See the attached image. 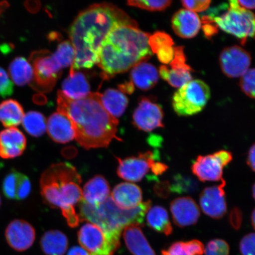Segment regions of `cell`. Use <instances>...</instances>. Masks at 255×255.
Masks as SVG:
<instances>
[{
  "instance_id": "30bf717a",
  "label": "cell",
  "mask_w": 255,
  "mask_h": 255,
  "mask_svg": "<svg viewBox=\"0 0 255 255\" xmlns=\"http://www.w3.org/2000/svg\"><path fill=\"white\" fill-rule=\"evenodd\" d=\"M158 158V152L154 153L151 151L124 159L116 157L119 162L117 174L124 180L130 182H138L151 170L155 161Z\"/></svg>"
},
{
  "instance_id": "7c38bea8",
  "label": "cell",
  "mask_w": 255,
  "mask_h": 255,
  "mask_svg": "<svg viewBox=\"0 0 255 255\" xmlns=\"http://www.w3.org/2000/svg\"><path fill=\"white\" fill-rule=\"evenodd\" d=\"M164 112L160 105L151 99L142 98L133 113L132 123L136 128L151 132L158 128L164 127Z\"/></svg>"
},
{
  "instance_id": "c3c4849f",
  "label": "cell",
  "mask_w": 255,
  "mask_h": 255,
  "mask_svg": "<svg viewBox=\"0 0 255 255\" xmlns=\"http://www.w3.org/2000/svg\"><path fill=\"white\" fill-rule=\"evenodd\" d=\"M168 166L162 162L156 161L152 165L151 170L155 175H161L167 170Z\"/></svg>"
},
{
  "instance_id": "ffe728a7",
  "label": "cell",
  "mask_w": 255,
  "mask_h": 255,
  "mask_svg": "<svg viewBox=\"0 0 255 255\" xmlns=\"http://www.w3.org/2000/svg\"><path fill=\"white\" fill-rule=\"evenodd\" d=\"M111 197L121 209L130 210L141 205L142 193L141 188L135 184L122 183L115 187Z\"/></svg>"
},
{
  "instance_id": "83f0119b",
  "label": "cell",
  "mask_w": 255,
  "mask_h": 255,
  "mask_svg": "<svg viewBox=\"0 0 255 255\" xmlns=\"http://www.w3.org/2000/svg\"><path fill=\"white\" fill-rule=\"evenodd\" d=\"M23 108L13 100H8L0 104V122L6 128L17 127L23 121Z\"/></svg>"
},
{
  "instance_id": "4dcf8cb0",
  "label": "cell",
  "mask_w": 255,
  "mask_h": 255,
  "mask_svg": "<svg viewBox=\"0 0 255 255\" xmlns=\"http://www.w3.org/2000/svg\"><path fill=\"white\" fill-rule=\"evenodd\" d=\"M22 122L25 131L32 136L40 137L46 132L45 117L39 112H28L25 115Z\"/></svg>"
},
{
  "instance_id": "e575fe53",
  "label": "cell",
  "mask_w": 255,
  "mask_h": 255,
  "mask_svg": "<svg viewBox=\"0 0 255 255\" xmlns=\"http://www.w3.org/2000/svg\"><path fill=\"white\" fill-rule=\"evenodd\" d=\"M174 41L170 35L163 31H157L150 35L149 46L152 53H157L159 49L165 47H173Z\"/></svg>"
},
{
  "instance_id": "d4e9b609",
  "label": "cell",
  "mask_w": 255,
  "mask_h": 255,
  "mask_svg": "<svg viewBox=\"0 0 255 255\" xmlns=\"http://www.w3.org/2000/svg\"><path fill=\"white\" fill-rule=\"evenodd\" d=\"M62 92L73 100H81L91 93L90 85L82 73L75 72L64 80Z\"/></svg>"
},
{
  "instance_id": "db71d44e",
  "label": "cell",
  "mask_w": 255,
  "mask_h": 255,
  "mask_svg": "<svg viewBox=\"0 0 255 255\" xmlns=\"http://www.w3.org/2000/svg\"><path fill=\"white\" fill-rule=\"evenodd\" d=\"M9 7V4L7 1H1L0 2V15H1L3 12L5 11L6 8Z\"/></svg>"
},
{
  "instance_id": "b9f144b4",
  "label": "cell",
  "mask_w": 255,
  "mask_h": 255,
  "mask_svg": "<svg viewBox=\"0 0 255 255\" xmlns=\"http://www.w3.org/2000/svg\"><path fill=\"white\" fill-rule=\"evenodd\" d=\"M13 84L7 73L0 67V95L2 98L9 97L13 93Z\"/></svg>"
},
{
  "instance_id": "e0dca14e",
  "label": "cell",
  "mask_w": 255,
  "mask_h": 255,
  "mask_svg": "<svg viewBox=\"0 0 255 255\" xmlns=\"http://www.w3.org/2000/svg\"><path fill=\"white\" fill-rule=\"evenodd\" d=\"M171 26L178 36L192 39L199 33L202 22L196 12L186 8L180 9L172 17Z\"/></svg>"
},
{
  "instance_id": "680465c9",
  "label": "cell",
  "mask_w": 255,
  "mask_h": 255,
  "mask_svg": "<svg viewBox=\"0 0 255 255\" xmlns=\"http://www.w3.org/2000/svg\"><path fill=\"white\" fill-rule=\"evenodd\" d=\"M1 197H0V206H1Z\"/></svg>"
},
{
  "instance_id": "277c9868",
  "label": "cell",
  "mask_w": 255,
  "mask_h": 255,
  "mask_svg": "<svg viewBox=\"0 0 255 255\" xmlns=\"http://www.w3.org/2000/svg\"><path fill=\"white\" fill-rule=\"evenodd\" d=\"M82 178L76 168L69 162L51 165L43 172L40 184L44 202L52 208H59L71 228L81 222L75 205L83 199Z\"/></svg>"
},
{
  "instance_id": "816d5d0a",
  "label": "cell",
  "mask_w": 255,
  "mask_h": 255,
  "mask_svg": "<svg viewBox=\"0 0 255 255\" xmlns=\"http://www.w3.org/2000/svg\"><path fill=\"white\" fill-rule=\"evenodd\" d=\"M67 255H91L84 248L79 247H73L69 251Z\"/></svg>"
},
{
  "instance_id": "d590c367",
  "label": "cell",
  "mask_w": 255,
  "mask_h": 255,
  "mask_svg": "<svg viewBox=\"0 0 255 255\" xmlns=\"http://www.w3.org/2000/svg\"><path fill=\"white\" fill-rule=\"evenodd\" d=\"M171 3L172 1L170 0H159V1L130 0L127 2L128 5L151 11H163L170 6Z\"/></svg>"
},
{
  "instance_id": "ab89813d",
  "label": "cell",
  "mask_w": 255,
  "mask_h": 255,
  "mask_svg": "<svg viewBox=\"0 0 255 255\" xmlns=\"http://www.w3.org/2000/svg\"><path fill=\"white\" fill-rule=\"evenodd\" d=\"M162 255H194L189 242L178 241L174 242L166 250L161 251Z\"/></svg>"
},
{
  "instance_id": "f5cc1de1",
  "label": "cell",
  "mask_w": 255,
  "mask_h": 255,
  "mask_svg": "<svg viewBox=\"0 0 255 255\" xmlns=\"http://www.w3.org/2000/svg\"><path fill=\"white\" fill-rule=\"evenodd\" d=\"M237 2L240 7L247 10L255 9V1H237Z\"/></svg>"
},
{
  "instance_id": "9c48e42d",
  "label": "cell",
  "mask_w": 255,
  "mask_h": 255,
  "mask_svg": "<svg viewBox=\"0 0 255 255\" xmlns=\"http://www.w3.org/2000/svg\"><path fill=\"white\" fill-rule=\"evenodd\" d=\"M120 237L91 223L83 225L78 233L79 243L91 255H114L120 247Z\"/></svg>"
},
{
  "instance_id": "74e56055",
  "label": "cell",
  "mask_w": 255,
  "mask_h": 255,
  "mask_svg": "<svg viewBox=\"0 0 255 255\" xmlns=\"http://www.w3.org/2000/svg\"><path fill=\"white\" fill-rule=\"evenodd\" d=\"M174 58L170 63L171 69L177 71H184L192 72L193 69L186 63V57L182 46L174 47Z\"/></svg>"
},
{
  "instance_id": "4fadbf2b",
  "label": "cell",
  "mask_w": 255,
  "mask_h": 255,
  "mask_svg": "<svg viewBox=\"0 0 255 255\" xmlns=\"http://www.w3.org/2000/svg\"><path fill=\"white\" fill-rule=\"evenodd\" d=\"M224 179L217 186L206 187L200 194L201 209L205 215L214 219H221L227 212Z\"/></svg>"
},
{
  "instance_id": "2e32d148",
  "label": "cell",
  "mask_w": 255,
  "mask_h": 255,
  "mask_svg": "<svg viewBox=\"0 0 255 255\" xmlns=\"http://www.w3.org/2000/svg\"><path fill=\"white\" fill-rule=\"evenodd\" d=\"M223 166L215 154L199 155L193 162L191 171L202 182L223 180Z\"/></svg>"
},
{
  "instance_id": "ac0fdd59",
  "label": "cell",
  "mask_w": 255,
  "mask_h": 255,
  "mask_svg": "<svg viewBox=\"0 0 255 255\" xmlns=\"http://www.w3.org/2000/svg\"><path fill=\"white\" fill-rule=\"evenodd\" d=\"M26 144V138L21 130L14 127L3 130L0 132V157L4 159L19 157Z\"/></svg>"
},
{
  "instance_id": "8992f818",
  "label": "cell",
  "mask_w": 255,
  "mask_h": 255,
  "mask_svg": "<svg viewBox=\"0 0 255 255\" xmlns=\"http://www.w3.org/2000/svg\"><path fill=\"white\" fill-rule=\"evenodd\" d=\"M210 96V89L206 83L199 79L192 80L175 92L172 105L178 116H191L205 108Z\"/></svg>"
},
{
  "instance_id": "7a4b0ae2",
  "label": "cell",
  "mask_w": 255,
  "mask_h": 255,
  "mask_svg": "<svg viewBox=\"0 0 255 255\" xmlns=\"http://www.w3.org/2000/svg\"><path fill=\"white\" fill-rule=\"evenodd\" d=\"M57 113L68 118L75 132L76 141L87 149L107 147L117 136L119 120L105 109L101 94L92 92L73 100L57 93Z\"/></svg>"
},
{
  "instance_id": "f546056e",
  "label": "cell",
  "mask_w": 255,
  "mask_h": 255,
  "mask_svg": "<svg viewBox=\"0 0 255 255\" xmlns=\"http://www.w3.org/2000/svg\"><path fill=\"white\" fill-rule=\"evenodd\" d=\"M9 73L15 84L23 87L30 84L33 79L31 64L23 57H17L9 64Z\"/></svg>"
},
{
  "instance_id": "1f68e13d",
  "label": "cell",
  "mask_w": 255,
  "mask_h": 255,
  "mask_svg": "<svg viewBox=\"0 0 255 255\" xmlns=\"http://www.w3.org/2000/svg\"><path fill=\"white\" fill-rule=\"evenodd\" d=\"M159 73L162 79L174 88H180L193 79L190 72L177 71L164 65L159 67Z\"/></svg>"
},
{
  "instance_id": "44dd1931",
  "label": "cell",
  "mask_w": 255,
  "mask_h": 255,
  "mask_svg": "<svg viewBox=\"0 0 255 255\" xmlns=\"http://www.w3.org/2000/svg\"><path fill=\"white\" fill-rule=\"evenodd\" d=\"M47 128L48 134L57 143H68L75 138V132L71 121L59 113H54L49 118Z\"/></svg>"
},
{
  "instance_id": "484cf974",
  "label": "cell",
  "mask_w": 255,
  "mask_h": 255,
  "mask_svg": "<svg viewBox=\"0 0 255 255\" xmlns=\"http://www.w3.org/2000/svg\"><path fill=\"white\" fill-rule=\"evenodd\" d=\"M68 238L59 231H49L44 233L40 240V246L46 255H64L68 250Z\"/></svg>"
},
{
  "instance_id": "5bb4252c",
  "label": "cell",
  "mask_w": 255,
  "mask_h": 255,
  "mask_svg": "<svg viewBox=\"0 0 255 255\" xmlns=\"http://www.w3.org/2000/svg\"><path fill=\"white\" fill-rule=\"evenodd\" d=\"M5 238L9 247L18 252H23L33 245L36 232L29 223L23 220L15 219L8 225Z\"/></svg>"
},
{
  "instance_id": "d6a6232c",
  "label": "cell",
  "mask_w": 255,
  "mask_h": 255,
  "mask_svg": "<svg viewBox=\"0 0 255 255\" xmlns=\"http://www.w3.org/2000/svg\"><path fill=\"white\" fill-rule=\"evenodd\" d=\"M172 193L177 194L195 193L199 189V184L193 178L187 175H174L173 182L170 184Z\"/></svg>"
},
{
  "instance_id": "4316f807",
  "label": "cell",
  "mask_w": 255,
  "mask_h": 255,
  "mask_svg": "<svg viewBox=\"0 0 255 255\" xmlns=\"http://www.w3.org/2000/svg\"><path fill=\"white\" fill-rule=\"evenodd\" d=\"M101 101L105 109L116 119L122 116L128 104L126 96L113 89H108L101 94Z\"/></svg>"
},
{
  "instance_id": "3957f363",
  "label": "cell",
  "mask_w": 255,
  "mask_h": 255,
  "mask_svg": "<svg viewBox=\"0 0 255 255\" xmlns=\"http://www.w3.org/2000/svg\"><path fill=\"white\" fill-rule=\"evenodd\" d=\"M150 34L133 25L112 30L101 43L97 65L104 79L126 72L153 55L149 46Z\"/></svg>"
},
{
  "instance_id": "5b68a950",
  "label": "cell",
  "mask_w": 255,
  "mask_h": 255,
  "mask_svg": "<svg viewBox=\"0 0 255 255\" xmlns=\"http://www.w3.org/2000/svg\"><path fill=\"white\" fill-rule=\"evenodd\" d=\"M151 205L152 202L149 200L135 209L124 210L118 206L111 196L96 206L82 200L79 205V216L81 222H91L108 234L121 237V232L126 226L143 225L145 216Z\"/></svg>"
},
{
  "instance_id": "9f6ffc18",
  "label": "cell",
  "mask_w": 255,
  "mask_h": 255,
  "mask_svg": "<svg viewBox=\"0 0 255 255\" xmlns=\"http://www.w3.org/2000/svg\"><path fill=\"white\" fill-rule=\"evenodd\" d=\"M251 223H252V225H253V228L255 230V209H254L253 213H252Z\"/></svg>"
},
{
  "instance_id": "7dc6e473",
  "label": "cell",
  "mask_w": 255,
  "mask_h": 255,
  "mask_svg": "<svg viewBox=\"0 0 255 255\" xmlns=\"http://www.w3.org/2000/svg\"><path fill=\"white\" fill-rule=\"evenodd\" d=\"M216 157L221 162L223 167L227 166L233 159L232 153L226 150H220L214 153Z\"/></svg>"
},
{
  "instance_id": "7bdbcfd3",
  "label": "cell",
  "mask_w": 255,
  "mask_h": 255,
  "mask_svg": "<svg viewBox=\"0 0 255 255\" xmlns=\"http://www.w3.org/2000/svg\"><path fill=\"white\" fill-rule=\"evenodd\" d=\"M211 1L209 0H193V1H182L183 7L194 12H202L209 8Z\"/></svg>"
},
{
  "instance_id": "ee69618b",
  "label": "cell",
  "mask_w": 255,
  "mask_h": 255,
  "mask_svg": "<svg viewBox=\"0 0 255 255\" xmlns=\"http://www.w3.org/2000/svg\"><path fill=\"white\" fill-rule=\"evenodd\" d=\"M229 221L232 227L235 230H239L241 228L243 222V213L238 207H234L231 210L229 216Z\"/></svg>"
},
{
  "instance_id": "cb8c5ba5",
  "label": "cell",
  "mask_w": 255,
  "mask_h": 255,
  "mask_svg": "<svg viewBox=\"0 0 255 255\" xmlns=\"http://www.w3.org/2000/svg\"><path fill=\"white\" fill-rule=\"evenodd\" d=\"M158 80L157 69L154 65L145 62L133 67L130 72V82L142 91H148L154 88Z\"/></svg>"
},
{
  "instance_id": "11a10c76",
  "label": "cell",
  "mask_w": 255,
  "mask_h": 255,
  "mask_svg": "<svg viewBox=\"0 0 255 255\" xmlns=\"http://www.w3.org/2000/svg\"><path fill=\"white\" fill-rule=\"evenodd\" d=\"M72 148H66V152H68V151H71V154H70L69 155H67L66 156V157H71V158H72V157H73V156L75 155L76 154V149H74V150L72 151ZM69 153H71V152H69Z\"/></svg>"
},
{
  "instance_id": "8fae6325",
  "label": "cell",
  "mask_w": 255,
  "mask_h": 255,
  "mask_svg": "<svg viewBox=\"0 0 255 255\" xmlns=\"http://www.w3.org/2000/svg\"><path fill=\"white\" fill-rule=\"evenodd\" d=\"M251 56L241 46L225 48L219 56L222 72L229 78L242 77L247 72L251 64Z\"/></svg>"
},
{
  "instance_id": "f907efd6",
  "label": "cell",
  "mask_w": 255,
  "mask_h": 255,
  "mask_svg": "<svg viewBox=\"0 0 255 255\" xmlns=\"http://www.w3.org/2000/svg\"><path fill=\"white\" fill-rule=\"evenodd\" d=\"M119 88L121 92L128 94H131L134 91V85L131 82H126L125 84L119 85Z\"/></svg>"
},
{
  "instance_id": "ba28073f",
  "label": "cell",
  "mask_w": 255,
  "mask_h": 255,
  "mask_svg": "<svg viewBox=\"0 0 255 255\" xmlns=\"http://www.w3.org/2000/svg\"><path fill=\"white\" fill-rule=\"evenodd\" d=\"M30 62L34 73L31 87L41 92H50L63 69L55 55L47 50L37 51L31 54Z\"/></svg>"
},
{
  "instance_id": "7402d4cb",
  "label": "cell",
  "mask_w": 255,
  "mask_h": 255,
  "mask_svg": "<svg viewBox=\"0 0 255 255\" xmlns=\"http://www.w3.org/2000/svg\"><path fill=\"white\" fill-rule=\"evenodd\" d=\"M126 246L133 255H157L143 235L140 226L130 225L124 229Z\"/></svg>"
},
{
  "instance_id": "603a6c76",
  "label": "cell",
  "mask_w": 255,
  "mask_h": 255,
  "mask_svg": "<svg viewBox=\"0 0 255 255\" xmlns=\"http://www.w3.org/2000/svg\"><path fill=\"white\" fill-rule=\"evenodd\" d=\"M82 193L84 202L92 206H98L110 197L109 183L102 175H96L85 184Z\"/></svg>"
},
{
  "instance_id": "f35d334b",
  "label": "cell",
  "mask_w": 255,
  "mask_h": 255,
  "mask_svg": "<svg viewBox=\"0 0 255 255\" xmlns=\"http://www.w3.org/2000/svg\"><path fill=\"white\" fill-rule=\"evenodd\" d=\"M240 87L245 94L255 100V68L249 69L242 76Z\"/></svg>"
},
{
  "instance_id": "6f0895ef",
  "label": "cell",
  "mask_w": 255,
  "mask_h": 255,
  "mask_svg": "<svg viewBox=\"0 0 255 255\" xmlns=\"http://www.w3.org/2000/svg\"><path fill=\"white\" fill-rule=\"evenodd\" d=\"M252 191H253V196L254 200H255V183L253 185V189H252Z\"/></svg>"
},
{
  "instance_id": "836d02e7",
  "label": "cell",
  "mask_w": 255,
  "mask_h": 255,
  "mask_svg": "<svg viewBox=\"0 0 255 255\" xmlns=\"http://www.w3.org/2000/svg\"><path fill=\"white\" fill-rule=\"evenodd\" d=\"M53 54L63 69L72 66L74 63L75 49L69 41H63L60 43L55 53Z\"/></svg>"
},
{
  "instance_id": "681fc988",
  "label": "cell",
  "mask_w": 255,
  "mask_h": 255,
  "mask_svg": "<svg viewBox=\"0 0 255 255\" xmlns=\"http://www.w3.org/2000/svg\"><path fill=\"white\" fill-rule=\"evenodd\" d=\"M247 164L252 170L255 173V143L249 150L247 157Z\"/></svg>"
},
{
  "instance_id": "60d3db41",
  "label": "cell",
  "mask_w": 255,
  "mask_h": 255,
  "mask_svg": "<svg viewBox=\"0 0 255 255\" xmlns=\"http://www.w3.org/2000/svg\"><path fill=\"white\" fill-rule=\"evenodd\" d=\"M242 255H255V233L245 235L239 244Z\"/></svg>"
},
{
  "instance_id": "f6af8a7d",
  "label": "cell",
  "mask_w": 255,
  "mask_h": 255,
  "mask_svg": "<svg viewBox=\"0 0 255 255\" xmlns=\"http://www.w3.org/2000/svg\"><path fill=\"white\" fill-rule=\"evenodd\" d=\"M158 59L164 64L170 63L173 60L174 52L173 47H165L159 49L157 53Z\"/></svg>"
},
{
  "instance_id": "6da1fadb",
  "label": "cell",
  "mask_w": 255,
  "mask_h": 255,
  "mask_svg": "<svg viewBox=\"0 0 255 255\" xmlns=\"http://www.w3.org/2000/svg\"><path fill=\"white\" fill-rule=\"evenodd\" d=\"M138 23L116 5L103 2L82 11L72 23L69 37L75 52L69 75L75 70L91 68L97 64L102 42L114 28Z\"/></svg>"
},
{
  "instance_id": "52a82bcc",
  "label": "cell",
  "mask_w": 255,
  "mask_h": 255,
  "mask_svg": "<svg viewBox=\"0 0 255 255\" xmlns=\"http://www.w3.org/2000/svg\"><path fill=\"white\" fill-rule=\"evenodd\" d=\"M229 3L227 11L214 20L223 31L241 39L244 44L249 37H255V14L240 7L236 0Z\"/></svg>"
},
{
  "instance_id": "9a60e30c",
  "label": "cell",
  "mask_w": 255,
  "mask_h": 255,
  "mask_svg": "<svg viewBox=\"0 0 255 255\" xmlns=\"http://www.w3.org/2000/svg\"><path fill=\"white\" fill-rule=\"evenodd\" d=\"M170 210L174 224L180 228L195 225L200 216L199 206L189 196L178 197L172 201Z\"/></svg>"
},
{
  "instance_id": "f1b7e54d",
  "label": "cell",
  "mask_w": 255,
  "mask_h": 255,
  "mask_svg": "<svg viewBox=\"0 0 255 255\" xmlns=\"http://www.w3.org/2000/svg\"><path fill=\"white\" fill-rule=\"evenodd\" d=\"M146 222L153 230L167 237L173 232L168 212L163 207L156 206L151 207L146 215Z\"/></svg>"
},
{
  "instance_id": "8d00e7d4",
  "label": "cell",
  "mask_w": 255,
  "mask_h": 255,
  "mask_svg": "<svg viewBox=\"0 0 255 255\" xmlns=\"http://www.w3.org/2000/svg\"><path fill=\"white\" fill-rule=\"evenodd\" d=\"M230 247L225 241L221 239H213L205 248V255H229Z\"/></svg>"
},
{
  "instance_id": "d6986e66",
  "label": "cell",
  "mask_w": 255,
  "mask_h": 255,
  "mask_svg": "<svg viewBox=\"0 0 255 255\" xmlns=\"http://www.w3.org/2000/svg\"><path fill=\"white\" fill-rule=\"evenodd\" d=\"M2 192L6 198L10 200H23L29 195L31 185L26 175L12 170L6 175L3 181Z\"/></svg>"
},
{
  "instance_id": "bcb514c9",
  "label": "cell",
  "mask_w": 255,
  "mask_h": 255,
  "mask_svg": "<svg viewBox=\"0 0 255 255\" xmlns=\"http://www.w3.org/2000/svg\"><path fill=\"white\" fill-rule=\"evenodd\" d=\"M154 190L158 196L167 198L171 192L170 183L168 181H162L155 185Z\"/></svg>"
}]
</instances>
